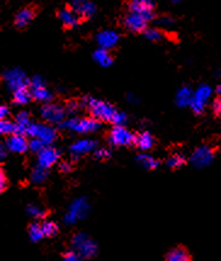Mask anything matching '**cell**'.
I'll return each mask as SVG.
<instances>
[{
    "mask_svg": "<svg viewBox=\"0 0 221 261\" xmlns=\"http://www.w3.org/2000/svg\"><path fill=\"white\" fill-rule=\"evenodd\" d=\"M217 92H219V94L221 95V84L219 85V87H217Z\"/></svg>",
    "mask_w": 221,
    "mask_h": 261,
    "instance_id": "obj_48",
    "label": "cell"
},
{
    "mask_svg": "<svg viewBox=\"0 0 221 261\" xmlns=\"http://www.w3.org/2000/svg\"><path fill=\"white\" fill-rule=\"evenodd\" d=\"M89 204L85 198H78L73 200L72 204L69 205L65 215V222L67 225H72L75 222L84 219L89 213Z\"/></svg>",
    "mask_w": 221,
    "mask_h": 261,
    "instance_id": "obj_6",
    "label": "cell"
},
{
    "mask_svg": "<svg viewBox=\"0 0 221 261\" xmlns=\"http://www.w3.org/2000/svg\"><path fill=\"white\" fill-rule=\"evenodd\" d=\"M213 111L216 116H221V98H215L213 102Z\"/></svg>",
    "mask_w": 221,
    "mask_h": 261,
    "instance_id": "obj_42",
    "label": "cell"
},
{
    "mask_svg": "<svg viewBox=\"0 0 221 261\" xmlns=\"http://www.w3.org/2000/svg\"><path fill=\"white\" fill-rule=\"evenodd\" d=\"M191 164L197 169L206 168L211 164L214 161V152L213 149L208 146H201L191 155Z\"/></svg>",
    "mask_w": 221,
    "mask_h": 261,
    "instance_id": "obj_11",
    "label": "cell"
},
{
    "mask_svg": "<svg viewBox=\"0 0 221 261\" xmlns=\"http://www.w3.org/2000/svg\"><path fill=\"white\" fill-rule=\"evenodd\" d=\"M40 114L43 119L46 120L47 123L60 125L65 120L66 110L61 106H57L55 103H46L41 107Z\"/></svg>",
    "mask_w": 221,
    "mask_h": 261,
    "instance_id": "obj_10",
    "label": "cell"
},
{
    "mask_svg": "<svg viewBox=\"0 0 221 261\" xmlns=\"http://www.w3.org/2000/svg\"><path fill=\"white\" fill-rule=\"evenodd\" d=\"M86 2V0H70V4H69V8L72 9L75 12H78L79 9L82 8L83 4Z\"/></svg>",
    "mask_w": 221,
    "mask_h": 261,
    "instance_id": "obj_40",
    "label": "cell"
},
{
    "mask_svg": "<svg viewBox=\"0 0 221 261\" xmlns=\"http://www.w3.org/2000/svg\"><path fill=\"white\" fill-rule=\"evenodd\" d=\"M27 213H28V215L32 216V218H34V219H44L46 216L45 210L39 208V206H37V205H33V204L27 206Z\"/></svg>",
    "mask_w": 221,
    "mask_h": 261,
    "instance_id": "obj_33",
    "label": "cell"
},
{
    "mask_svg": "<svg viewBox=\"0 0 221 261\" xmlns=\"http://www.w3.org/2000/svg\"><path fill=\"white\" fill-rule=\"evenodd\" d=\"M28 233H30V238L33 242L40 241L41 238H44V232L43 228H41V225L37 224V222H33V224L30 225L28 227Z\"/></svg>",
    "mask_w": 221,
    "mask_h": 261,
    "instance_id": "obj_27",
    "label": "cell"
},
{
    "mask_svg": "<svg viewBox=\"0 0 221 261\" xmlns=\"http://www.w3.org/2000/svg\"><path fill=\"white\" fill-rule=\"evenodd\" d=\"M137 162H139L143 168H146V169L149 170L156 169V168H158L159 165V162L157 161V159L153 158L152 155L146 154V153H141L137 155Z\"/></svg>",
    "mask_w": 221,
    "mask_h": 261,
    "instance_id": "obj_26",
    "label": "cell"
},
{
    "mask_svg": "<svg viewBox=\"0 0 221 261\" xmlns=\"http://www.w3.org/2000/svg\"><path fill=\"white\" fill-rule=\"evenodd\" d=\"M156 22H157V24L162 28H170L174 26V18L170 17V16H168V15L161 16V17L157 18Z\"/></svg>",
    "mask_w": 221,
    "mask_h": 261,
    "instance_id": "obj_34",
    "label": "cell"
},
{
    "mask_svg": "<svg viewBox=\"0 0 221 261\" xmlns=\"http://www.w3.org/2000/svg\"><path fill=\"white\" fill-rule=\"evenodd\" d=\"M61 129H67L78 134H90L100 128V122L95 118H69L60 124Z\"/></svg>",
    "mask_w": 221,
    "mask_h": 261,
    "instance_id": "obj_3",
    "label": "cell"
},
{
    "mask_svg": "<svg viewBox=\"0 0 221 261\" xmlns=\"http://www.w3.org/2000/svg\"><path fill=\"white\" fill-rule=\"evenodd\" d=\"M6 147L9 151L14 152V153H23L30 148V142L24 138V135H18V134H14V135L9 136L5 142Z\"/></svg>",
    "mask_w": 221,
    "mask_h": 261,
    "instance_id": "obj_15",
    "label": "cell"
},
{
    "mask_svg": "<svg viewBox=\"0 0 221 261\" xmlns=\"http://www.w3.org/2000/svg\"><path fill=\"white\" fill-rule=\"evenodd\" d=\"M127 100L129 101L130 103H137V101H139V100H137V97L134 94H128L127 95Z\"/></svg>",
    "mask_w": 221,
    "mask_h": 261,
    "instance_id": "obj_45",
    "label": "cell"
},
{
    "mask_svg": "<svg viewBox=\"0 0 221 261\" xmlns=\"http://www.w3.org/2000/svg\"><path fill=\"white\" fill-rule=\"evenodd\" d=\"M6 187H8V179H6L5 171L2 170V174H0V190H2V192H4Z\"/></svg>",
    "mask_w": 221,
    "mask_h": 261,
    "instance_id": "obj_41",
    "label": "cell"
},
{
    "mask_svg": "<svg viewBox=\"0 0 221 261\" xmlns=\"http://www.w3.org/2000/svg\"><path fill=\"white\" fill-rule=\"evenodd\" d=\"M46 176H47L46 169H44V168L41 167H37L33 171H32V181H33L34 184L44 182L46 179Z\"/></svg>",
    "mask_w": 221,
    "mask_h": 261,
    "instance_id": "obj_30",
    "label": "cell"
},
{
    "mask_svg": "<svg viewBox=\"0 0 221 261\" xmlns=\"http://www.w3.org/2000/svg\"><path fill=\"white\" fill-rule=\"evenodd\" d=\"M135 136L124 126H113L111 130L108 141L112 146H131L135 144Z\"/></svg>",
    "mask_w": 221,
    "mask_h": 261,
    "instance_id": "obj_8",
    "label": "cell"
},
{
    "mask_svg": "<svg viewBox=\"0 0 221 261\" xmlns=\"http://www.w3.org/2000/svg\"><path fill=\"white\" fill-rule=\"evenodd\" d=\"M79 106H81V103H78L77 101H69V102L66 105V108H65L66 113H68V114L77 113L79 110Z\"/></svg>",
    "mask_w": 221,
    "mask_h": 261,
    "instance_id": "obj_38",
    "label": "cell"
},
{
    "mask_svg": "<svg viewBox=\"0 0 221 261\" xmlns=\"http://www.w3.org/2000/svg\"><path fill=\"white\" fill-rule=\"evenodd\" d=\"M70 169H72V167H70L68 162H62V163L60 164V170L62 171V173H69Z\"/></svg>",
    "mask_w": 221,
    "mask_h": 261,
    "instance_id": "obj_44",
    "label": "cell"
},
{
    "mask_svg": "<svg viewBox=\"0 0 221 261\" xmlns=\"http://www.w3.org/2000/svg\"><path fill=\"white\" fill-rule=\"evenodd\" d=\"M70 246L82 259H91L97 254V244L86 233H76L70 240Z\"/></svg>",
    "mask_w": 221,
    "mask_h": 261,
    "instance_id": "obj_2",
    "label": "cell"
},
{
    "mask_svg": "<svg viewBox=\"0 0 221 261\" xmlns=\"http://www.w3.org/2000/svg\"><path fill=\"white\" fill-rule=\"evenodd\" d=\"M192 98H193V91L190 87H182L180 90L176 92L175 102L179 107L184 108L187 106H191Z\"/></svg>",
    "mask_w": 221,
    "mask_h": 261,
    "instance_id": "obj_18",
    "label": "cell"
},
{
    "mask_svg": "<svg viewBox=\"0 0 221 261\" xmlns=\"http://www.w3.org/2000/svg\"><path fill=\"white\" fill-rule=\"evenodd\" d=\"M81 106L88 108L90 111L91 117L97 119L99 122H112L113 116L117 111L111 103L97 100L92 96H84L81 101Z\"/></svg>",
    "mask_w": 221,
    "mask_h": 261,
    "instance_id": "obj_1",
    "label": "cell"
},
{
    "mask_svg": "<svg viewBox=\"0 0 221 261\" xmlns=\"http://www.w3.org/2000/svg\"><path fill=\"white\" fill-rule=\"evenodd\" d=\"M6 145H2V147H0V153H2V158H5L6 157Z\"/></svg>",
    "mask_w": 221,
    "mask_h": 261,
    "instance_id": "obj_46",
    "label": "cell"
},
{
    "mask_svg": "<svg viewBox=\"0 0 221 261\" xmlns=\"http://www.w3.org/2000/svg\"><path fill=\"white\" fill-rule=\"evenodd\" d=\"M96 12H97V9H96V5L94 3L90 2V0H86V2L83 4V6L79 9V11L77 14L79 15L81 18H85V20H89V18L94 17Z\"/></svg>",
    "mask_w": 221,
    "mask_h": 261,
    "instance_id": "obj_24",
    "label": "cell"
},
{
    "mask_svg": "<svg viewBox=\"0 0 221 261\" xmlns=\"http://www.w3.org/2000/svg\"><path fill=\"white\" fill-rule=\"evenodd\" d=\"M96 147H97V142L94 141V140H79V141H76L75 144L70 146L69 151L73 158L77 159L83 154L90 153V152L96 149Z\"/></svg>",
    "mask_w": 221,
    "mask_h": 261,
    "instance_id": "obj_14",
    "label": "cell"
},
{
    "mask_svg": "<svg viewBox=\"0 0 221 261\" xmlns=\"http://www.w3.org/2000/svg\"><path fill=\"white\" fill-rule=\"evenodd\" d=\"M26 136H30L32 139H39L46 146H50L56 140V130L53 126L46 125V124H37L32 123L28 126Z\"/></svg>",
    "mask_w": 221,
    "mask_h": 261,
    "instance_id": "obj_4",
    "label": "cell"
},
{
    "mask_svg": "<svg viewBox=\"0 0 221 261\" xmlns=\"http://www.w3.org/2000/svg\"><path fill=\"white\" fill-rule=\"evenodd\" d=\"M142 151H149L155 145V139L149 132H142L135 136V144Z\"/></svg>",
    "mask_w": 221,
    "mask_h": 261,
    "instance_id": "obj_21",
    "label": "cell"
},
{
    "mask_svg": "<svg viewBox=\"0 0 221 261\" xmlns=\"http://www.w3.org/2000/svg\"><path fill=\"white\" fill-rule=\"evenodd\" d=\"M9 114H10V112H9V108L5 106H2L0 107V119L2 120H4V119H6V117L9 116Z\"/></svg>",
    "mask_w": 221,
    "mask_h": 261,
    "instance_id": "obj_43",
    "label": "cell"
},
{
    "mask_svg": "<svg viewBox=\"0 0 221 261\" xmlns=\"http://www.w3.org/2000/svg\"><path fill=\"white\" fill-rule=\"evenodd\" d=\"M211 88L209 85H201L196 91L193 92V98H192L191 108L196 114H201L206 108L208 101L211 96Z\"/></svg>",
    "mask_w": 221,
    "mask_h": 261,
    "instance_id": "obj_9",
    "label": "cell"
},
{
    "mask_svg": "<svg viewBox=\"0 0 221 261\" xmlns=\"http://www.w3.org/2000/svg\"><path fill=\"white\" fill-rule=\"evenodd\" d=\"M143 36H145L146 39L150 41H159L163 39L162 32L157 28H147V30L143 32Z\"/></svg>",
    "mask_w": 221,
    "mask_h": 261,
    "instance_id": "obj_32",
    "label": "cell"
},
{
    "mask_svg": "<svg viewBox=\"0 0 221 261\" xmlns=\"http://www.w3.org/2000/svg\"><path fill=\"white\" fill-rule=\"evenodd\" d=\"M15 124H16V134L26 136V132H27L28 126L32 124L30 119V114L27 112H20L17 116H16Z\"/></svg>",
    "mask_w": 221,
    "mask_h": 261,
    "instance_id": "obj_22",
    "label": "cell"
},
{
    "mask_svg": "<svg viewBox=\"0 0 221 261\" xmlns=\"http://www.w3.org/2000/svg\"><path fill=\"white\" fill-rule=\"evenodd\" d=\"M3 78H4V82L11 91H17L20 89L27 88L31 83L27 75L24 74V72L20 68L6 69Z\"/></svg>",
    "mask_w": 221,
    "mask_h": 261,
    "instance_id": "obj_5",
    "label": "cell"
},
{
    "mask_svg": "<svg viewBox=\"0 0 221 261\" xmlns=\"http://www.w3.org/2000/svg\"><path fill=\"white\" fill-rule=\"evenodd\" d=\"M151 21L149 17L139 12L129 11L124 16L123 24L129 32L133 33H140V32H145L147 30V24Z\"/></svg>",
    "mask_w": 221,
    "mask_h": 261,
    "instance_id": "obj_7",
    "label": "cell"
},
{
    "mask_svg": "<svg viewBox=\"0 0 221 261\" xmlns=\"http://www.w3.org/2000/svg\"><path fill=\"white\" fill-rule=\"evenodd\" d=\"M96 41H97L99 46L101 49L110 50L117 46V44L119 43V34L116 31L112 30H105L99 32L97 36H96Z\"/></svg>",
    "mask_w": 221,
    "mask_h": 261,
    "instance_id": "obj_12",
    "label": "cell"
},
{
    "mask_svg": "<svg viewBox=\"0 0 221 261\" xmlns=\"http://www.w3.org/2000/svg\"><path fill=\"white\" fill-rule=\"evenodd\" d=\"M0 133L6 136L14 135V134H16V124L8 119L2 120L0 122Z\"/></svg>",
    "mask_w": 221,
    "mask_h": 261,
    "instance_id": "obj_29",
    "label": "cell"
},
{
    "mask_svg": "<svg viewBox=\"0 0 221 261\" xmlns=\"http://www.w3.org/2000/svg\"><path fill=\"white\" fill-rule=\"evenodd\" d=\"M95 157L100 161H104V159L111 157V152L106 148H99L97 151H95Z\"/></svg>",
    "mask_w": 221,
    "mask_h": 261,
    "instance_id": "obj_39",
    "label": "cell"
},
{
    "mask_svg": "<svg viewBox=\"0 0 221 261\" xmlns=\"http://www.w3.org/2000/svg\"><path fill=\"white\" fill-rule=\"evenodd\" d=\"M31 92H32V97L34 100L39 101V102L43 103H50V101L53 100V95L51 92L47 90L45 85H40V87H31Z\"/></svg>",
    "mask_w": 221,
    "mask_h": 261,
    "instance_id": "obj_20",
    "label": "cell"
},
{
    "mask_svg": "<svg viewBox=\"0 0 221 261\" xmlns=\"http://www.w3.org/2000/svg\"><path fill=\"white\" fill-rule=\"evenodd\" d=\"M41 228H43L44 237H54L59 232V226L54 221H44L41 224Z\"/></svg>",
    "mask_w": 221,
    "mask_h": 261,
    "instance_id": "obj_28",
    "label": "cell"
},
{
    "mask_svg": "<svg viewBox=\"0 0 221 261\" xmlns=\"http://www.w3.org/2000/svg\"><path fill=\"white\" fill-rule=\"evenodd\" d=\"M32 92L31 90H28V88H23L20 89V90L14 91V102L16 105H27L30 101L32 100Z\"/></svg>",
    "mask_w": 221,
    "mask_h": 261,
    "instance_id": "obj_25",
    "label": "cell"
},
{
    "mask_svg": "<svg viewBox=\"0 0 221 261\" xmlns=\"http://www.w3.org/2000/svg\"><path fill=\"white\" fill-rule=\"evenodd\" d=\"M62 261H83V259L76 253V251L69 250L66 251L62 255Z\"/></svg>",
    "mask_w": 221,
    "mask_h": 261,
    "instance_id": "obj_37",
    "label": "cell"
},
{
    "mask_svg": "<svg viewBox=\"0 0 221 261\" xmlns=\"http://www.w3.org/2000/svg\"><path fill=\"white\" fill-rule=\"evenodd\" d=\"M182 0H171V3L173 4H179V3H181Z\"/></svg>",
    "mask_w": 221,
    "mask_h": 261,
    "instance_id": "obj_47",
    "label": "cell"
},
{
    "mask_svg": "<svg viewBox=\"0 0 221 261\" xmlns=\"http://www.w3.org/2000/svg\"><path fill=\"white\" fill-rule=\"evenodd\" d=\"M60 153L56 148L46 146L43 151L38 153V167L44 168V169H49L54 164L59 161Z\"/></svg>",
    "mask_w": 221,
    "mask_h": 261,
    "instance_id": "obj_13",
    "label": "cell"
},
{
    "mask_svg": "<svg viewBox=\"0 0 221 261\" xmlns=\"http://www.w3.org/2000/svg\"><path fill=\"white\" fill-rule=\"evenodd\" d=\"M57 17L66 28H76L79 24V15L72 10L70 8H65L57 12Z\"/></svg>",
    "mask_w": 221,
    "mask_h": 261,
    "instance_id": "obj_16",
    "label": "cell"
},
{
    "mask_svg": "<svg viewBox=\"0 0 221 261\" xmlns=\"http://www.w3.org/2000/svg\"><path fill=\"white\" fill-rule=\"evenodd\" d=\"M185 162H186V159H185L184 155L174 154L168 159L166 163H168V167L171 168V169H179V168H181L185 164Z\"/></svg>",
    "mask_w": 221,
    "mask_h": 261,
    "instance_id": "obj_31",
    "label": "cell"
},
{
    "mask_svg": "<svg viewBox=\"0 0 221 261\" xmlns=\"http://www.w3.org/2000/svg\"><path fill=\"white\" fill-rule=\"evenodd\" d=\"M128 117L126 113L123 112H116V114L113 116V119H112L111 123L114 124V126H124V124L127 123Z\"/></svg>",
    "mask_w": 221,
    "mask_h": 261,
    "instance_id": "obj_36",
    "label": "cell"
},
{
    "mask_svg": "<svg viewBox=\"0 0 221 261\" xmlns=\"http://www.w3.org/2000/svg\"><path fill=\"white\" fill-rule=\"evenodd\" d=\"M165 261H192V257L186 248L175 247L166 254Z\"/></svg>",
    "mask_w": 221,
    "mask_h": 261,
    "instance_id": "obj_19",
    "label": "cell"
},
{
    "mask_svg": "<svg viewBox=\"0 0 221 261\" xmlns=\"http://www.w3.org/2000/svg\"><path fill=\"white\" fill-rule=\"evenodd\" d=\"M34 16H35V10L33 8H31V6L21 9V10L18 11L15 16V20H14L15 26L17 28L27 27L28 24L33 21Z\"/></svg>",
    "mask_w": 221,
    "mask_h": 261,
    "instance_id": "obj_17",
    "label": "cell"
},
{
    "mask_svg": "<svg viewBox=\"0 0 221 261\" xmlns=\"http://www.w3.org/2000/svg\"><path fill=\"white\" fill-rule=\"evenodd\" d=\"M92 57H94V61L97 63L99 66L104 67V68H107V67L112 66V63H113V59H112L108 50L101 49V47H99V49L96 50Z\"/></svg>",
    "mask_w": 221,
    "mask_h": 261,
    "instance_id": "obj_23",
    "label": "cell"
},
{
    "mask_svg": "<svg viewBox=\"0 0 221 261\" xmlns=\"http://www.w3.org/2000/svg\"><path fill=\"white\" fill-rule=\"evenodd\" d=\"M45 147H46V145L39 139H32L30 141V149L37 154L39 153L40 151H43Z\"/></svg>",
    "mask_w": 221,
    "mask_h": 261,
    "instance_id": "obj_35",
    "label": "cell"
}]
</instances>
